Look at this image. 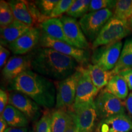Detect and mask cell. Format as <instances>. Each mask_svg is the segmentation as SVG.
I'll return each instance as SVG.
<instances>
[{
    "label": "cell",
    "mask_w": 132,
    "mask_h": 132,
    "mask_svg": "<svg viewBox=\"0 0 132 132\" xmlns=\"http://www.w3.org/2000/svg\"><path fill=\"white\" fill-rule=\"evenodd\" d=\"M30 56L32 70L47 78L63 80L75 73L78 67L73 57L49 48H39Z\"/></svg>",
    "instance_id": "cell-1"
},
{
    "label": "cell",
    "mask_w": 132,
    "mask_h": 132,
    "mask_svg": "<svg viewBox=\"0 0 132 132\" xmlns=\"http://www.w3.org/2000/svg\"><path fill=\"white\" fill-rule=\"evenodd\" d=\"M9 89L24 94L40 106L52 108L56 105V90L48 78L28 70L10 82Z\"/></svg>",
    "instance_id": "cell-2"
},
{
    "label": "cell",
    "mask_w": 132,
    "mask_h": 132,
    "mask_svg": "<svg viewBox=\"0 0 132 132\" xmlns=\"http://www.w3.org/2000/svg\"><path fill=\"white\" fill-rule=\"evenodd\" d=\"M131 32L127 20H122L112 17L92 42V48L95 50L102 46L112 45L120 42Z\"/></svg>",
    "instance_id": "cell-3"
},
{
    "label": "cell",
    "mask_w": 132,
    "mask_h": 132,
    "mask_svg": "<svg viewBox=\"0 0 132 132\" xmlns=\"http://www.w3.org/2000/svg\"><path fill=\"white\" fill-rule=\"evenodd\" d=\"M113 16L112 10L105 9L89 12L79 20L81 28L85 36L93 42L102 28Z\"/></svg>",
    "instance_id": "cell-4"
},
{
    "label": "cell",
    "mask_w": 132,
    "mask_h": 132,
    "mask_svg": "<svg viewBox=\"0 0 132 132\" xmlns=\"http://www.w3.org/2000/svg\"><path fill=\"white\" fill-rule=\"evenodd\" d=\"M94 102L97 115L100 120L125 114V101L118 98L105 89L99 92Z\"/></svg>",
    "instance_id": "cell-5"
},
{
    "label": "cell",
    "mask_w": 132,
    "mask_h": 132,
    "mask_svg": "<svg viewBox=\"0 0 132 132\" xmlns=\"http://www.w3.org/2000/svg\"><path fill=\"white\" fill-rule=\"evenodd\" d=\"M80 75V65L73 74L59 82L56 97V109L65 110L67 108H72L75 102L77 84Z\"/></svg>",
    "instance_id": "cell-6"
},
{
    "label": "cell",
    "mask_w": 132,
    "mask_h": 132,
    "mask_svg": "<svg viewBox=\"0 0 132 132\" xmlns=\"http://www.w3.org/2000/svg\"><path fill=\"white\" fill-rule=\"evenodd\" d=\"M39 44L42 47L53 49L60 53L73 57L81 66L87 65L90 58L88 51L78 48L66 42L53 39L42 31Z\"/></svg>",
    "instance_id": "cell-7"
},
{
    "label": "cell",
    "mask_w": 132,
    "mask_h": 132,
    "mask_svg": "<svg viewBox=\"0 0 132 132\" xmlns=\"http://www.w3.org/2000/svg\"><path fill=\"white\" fill-rule=\"evenodd\" d=\"M73 118L78 132H93L98 117L94 102L83 103L69 111Z\"/></svg>",
    "instance_id": "cell-8"
},
{
    "label": "cell",
    "mask_w": 132,
    "mask_h": 132,
    "mask_svg": "<svg viewBox=\"0 0 132 132\" xmlns=\"http://www.w3.org/2000/svg\"><path fill=\"white\" fill-rule=\"evenodd\" d=\"M122 47V42L120 41L94 50L90 56L92 64L98 65L105 70L112 71L118 63Z\"/></svg>",
    "instance_id": "cell-9"
},
{
    "label": "cell",
    "mask_w": 132,
    "mask_h": 132,
    "mask_svg": "<svg viewBox=\"0 0 132 132\" xmlns=\"http://www.w3.org/2000/svg\"><path fill=\"white\" fill-rule=\"evenodd\" d=\"M80 70L81 75L77 84L75 100L72 107L93 102L100 91L92 82L86 68L80 65Z\"/></svg>",
    "instance_id": "cell-10"
},
{
    "label": "cell",
    "mask_w": 132,
    "mask_h": 132,
    "mask_svg": "<svg viewBox=\"0 0 132 132\" xmlns=\"http://www.w3.org/2000/svg\"><path fill=\"white\" fill-rule=\"evenodd\" d=\"M14 106L30 121L37 120L40 116V106L28 96L13 90L9 94V104Z\"/></svg>",
    "instance_id": "cell-11"
},
{
    "label": "cell",
    "mask_w": 132,
    "mask_h": 132,
    "mask_svg": "<svg viewBox=\"0 0 132 132\" xmlns=\"http://www.w3.org/2000/svg\"><path fill=\"white\" fill-rule=\"evenodd\" d=\"M60 19L63 24L66 37L71 45L80 49L85 50L88 49L89 44L81 28L79 22L75 19L66 15L62 16Z\"/></svg>",
    "instance_id": "cell-12"
},
{
    "label": "cell",
    "mask_w": 132,
    "mask_h": 132,
    "mask_svg": "<svg viewBox=\"0 0 132 132\" xmlns=\"http://www.w3.org/2000/svg\"><path fill=\"white\" fill-rule=\"evenodd\" d=\"M42 31L36 27H31L28 31L7 46L10 50L16 55H23L32 51L40 40Z\"/></svg>",
    "instance_id": "cell-13"
},
{
    "label": "cell",
    "mask_w": 132,
    "mask_h": 132,
    "mask_svg": "<svg viewBox=\"0 0 132 132\" xmlns=\"http://www.w3.org/2000/svg\"><path fill=\"white\" fill-rule=\"evenodd\" d=\"M132 119L129 116L120 114L103 119L97 123L94 132H131Z\"/></svg>",
    "instance_id": "cell-14"
},
{
    "label": "cell",
    "mask_w": 132,
    "mask_h": 132,
    "mask_svg": "<svg viewBox=\"0 0 132 132\" xmlns=\"http://www.w3.org/2000/svg\"><path fill=\"white\" fill-rule=\"evenodd\" d=\"M31 69V56L15 55L10 57L3 67L2 75L5 80L11 82L24 71Z\"/></svg>",
    "instance_id": "cell-15"
},
{
    "label": "cell",
    "mask_w": 132,
    "mask_h": 132,
    "mask_svg": "<svg viewBox=\"0 0 132 132\" xmlns=\"http://www.w3.org/2000/svg\"><path fill=\"white\" fill-rule=\"evenodd\" d=\"M31 26L15 20L9 25L1 27L0 36H1V45L7 46L12 44L24 33L28 31Z\"/></svg>",
    "instance_id": "cell-16"
},
{
    "label": "cell",
    "mask_w": 132,
    "mask_h": 132,
    "mask_svg": "<svg viewBox=\"0 0 132 132\" xmlns=\"http://www.w3.org/2000/svg\"><path fill=\"white\" fill-rule=\"evenodd\" d=\"M43 32L53 39L71 45L64 32L63 24L60 19H48L39 24Z\"/></svg>",
    "instance_id": "cell-17"
},
{
    "label": "cell",
    "mask_w": 132,
    "mask_h": 132,
    "mask_svg": "<svg viewBox=\"0 0 132 132\" xmlns=\"http://www.w3.org/2000/svg\"><path fill=\"white\" fill-rule=\"evenodd\" d=\"M15 19L31 27H34L36 23L28 7L26 1L24 0H11L8 1Z\"/></svg>",
    "instance_id": "cell-18"
},
{
    "label": "cell",
    "mask_w": 132,
    "mask_h": 132,
    "mask_svg": "<svg viewBox=\"0 0 132 132\" xmlns=\"http://www.w3.org/2000/svg\"><path fill=\"white\" fill-rule=\"evenodd\" d=\"M86 69L92 82L99 90L106 87L114 75L112 71L103 70L101 67L92 64H88Z\"/></svg>",
    "instance_id": "cell-19"
},
{
    "label": "cell",
    "mask_w": 132,
    "mask_h": 132,
    "mask_svg": "<svg viewBox=\"0 0 132 132\" xmlns=\"http://www.w3.org/2000/svg\"><path fill=\"white\" fill-rule=\"evenodd\" d=\"M1 116L11 127L24 128L28 126L29 123V120L25 116L11 105H8L6 107Z\"/></svg>",
    "instance_id": "cell-20"
},
{
    "label": "cell",
    "mask_w": 132,
    "mask_h": 132,
    "mask_svg": "<svg viewBox=\"0 0 132 132\" xmlns=\"http://www.w3.org/2000/svg\"><path fill=\"white\" fill-rule=\"evenodd\" d=\"M104 89L122 100H125L128 96V86L124 79L119 74L112 77Z\"/></svg>",
    "instance_id": "cell-21"
},
{
    "label": "cell",
    "mask_w": 132,
    "mask_h": 132,
    "mask_svg": "<svg viewBox=\"0 0 132 132\" xmlns=\"http://www.w3.org/2000/svg\"><path fill=\"white\" fill-rule=\"evenodd\" d=\"M132 68V38L125 40L123 45L120 57L112 70L114 76L120 73L122 71Z\"/></svg>",
    "instance_id": "cell-22"
},
{
    "label": "cell",
    "mask_w": 132,
    "mask_h": 132,
    "mask_svg": "<svg viewBox=\"0 0 132 132\" xmlns=\"http://www.w3.org/2000/svg\"><path fill=\"white\" fill-rule=\"evenodd\" d=\"M72 120L69 111L56 110L52 114V132H65Z\"/></svg>",
    "instance_id": "cell-23"
},
{
    "label": "cell",
    "mask_w": 132,
    "mask_h": 132,
    "mask_svg": "<svg viewBox=\"0 0 132 132\" xmlns=\"http://www.w3.org/2000/svg\"><path fill=\"white\" fill-rule=\"evenodd\" d=\"M113 17L128 20L132 16V0H119L114 8Z\"/></svg>",
    "instance_id": "cell-24"
},
{
    "label": "cell",
    "mask_w": 132,
    "mask_h": 132,
    "mask_svg": "<svg viewBox=\"0 0 132 132\" xmlns=\"http://www.w3.org/2000/svg\"><path fill=\"white\" fill-rule=\"evenodd\" d=\"M90 3V0H75L73 4L67 12V15L73 19L82 17L89 11Z\"/></svg>",
    "instance_id": "cell-25"
},
{
    "label": "cell",
    "mask_w": 132,
    "mask_h": 132,
    "mask_svg": "<svg viewBox=\"0 0 132 132\" xmlns=\"http://www.w3.org/2000/svg\"><path fill=\"white\" fill-rule=\"evenodd\" d=\"M15 19L12 10L8 2L1 0L0 1V26H7L14 21Z\"/></svg>",
    "instance_id": "cell-26"
},
{
    "label": "cell",
    "mask_w": 132,
    "mask_h": 132,
    "mask_svg": "<svg viewBox=\"0 0 132 132\" xmlns=\"http://www.w3.org/2000/svg\"><path fill=\"white\" fill-rule=\"evenodd\" d=\"M75 0H60L56 5L49 19H58L64 13H67L73 4Z\"/></svg>",
    "instance_id": "cell-27"
},
{
    "label": "cell",
    "mask_w": 132,
    "mask_h": 132,
    "mask_svg": "<svg viewBox=\"0 0 132 132\" xmlns=\"http://www.w3.org/2000/svg\"><path fill=\"white\" fill-rule=\"evenodd\" d=\"M58 0H39L34 3L43 15L48 18L58 3Z\"/></svg>",
    "instance_id": "cell-28"
},
{
    "label": "cell",
    "mask_w": 132,
    "mask_h": 132,
    "mask_svg": "<svg viewBox=\"0 0 132 132\" xmlns=\"http://www.w3.org/2000/svg\"><path fill=\"white\" fill-rule=\"evenodd\" d=\"M116 1L114 0H92L90 1L89 11L92 12L105 9L111 10L114 8Z\"/></svg>",
    "instance_id": "cell-29"
},
{
    "label": "cell",
    "mask_w": 132,
    "mask_h": 132,
    "mask_svg": "<svg viewBox=\"0 0 132 132\" xmlns=\"http://www.w3.org/2000/svg\"><path fill=\"white\" fill-rule=\"evenodd\" d=\"M36 132H52V114H45L36 125Z\"/></svg>",
    "instance_id": "cell-30"
},
{
    "label": "cell",
    "mask_w": 132,
    "mask_h": 132,
    "mask_svg": "<svg viewBox=\"0 0 132 132\" xmlns=\"http://www.w3.org/2000/svg\"><path fill=\"white\" fill-rule=\"evenodd\" d=\"M9 94L5 90H0V114H2L3 111H4L6 107L9 104Z\"/></svg>",
    "instance_id": "cell-31"
},
{
    "label": "cell",
    "mask_w": 132,
    "mask_h": 132,
    "mask_svg": "<svg viewBox=\"0 0 132 132\" xmlns=\"http://www.w3.org/2000/svg\"><path fill=\"white\" fill-rule=\"evenodd\" d=\"M118 74L124 79L129 90H132V68L122 71Z\"/></svg>",
    "instance_id": "cell-32"
},
{
    "label": "cell",
    "mask_w": 132,
    "mask_h": 132,
    "mask_svg": "<svg viewBox=\"0 0 132 132\" xmlns=\"http://www.w3.org/2000/svg\"><path fill=\"white\" fill-rule=\"evenodd\" d=\"M10 55L9 50L3 45H0V67H4Z\"/></svg>",
    "instance_id": "cell-33"
},
{
    "label": "cell",
    "mask_w": 132,
    "mask_h": 132,
    "mask_svg": "<svg viewBox=\"0 0 132 132\" xmlns=\"http://www.w3.org/2000/svg\"><path fill=\"white\" fill-rule=\"evenodd\" d=\"M125 103L126 110L128 111L130 116L132 119V92L128 94L127 98L125 100Z\"/></svg>",
    "instance_id": "cell-34"
},
{
    "label": "cell",
    "mask_w": 132,
    "mask_h": 132,
    "mask_svg": "<svg viewBox=\"0 0 132 132\" xmlns=\"http://www.w3.org/2000/svg\"><path fill=\"white\" fill-rule=\"evenodd\" d=\"M4 132H28V129L27 127L14 128L9 127Z\"/></svg>",
    "instance_id": "cell-35"
},
{
    "label": "cell",
    "mask_w": 132,
    "mask_h": 132,
    "mask_svg": "<svg viewBox=\"0 0 132 132\" xmlns=\"http://www.w3.org/2000/svg\"><path fill=\"white\" fill-rule=\"evenodd\" d=\"M8 124L2 116L0 117V132H4L8 128Z\"/></svg>",
    "instance_id": "cell-36"
},
{
    "label": "cell",
    "mask_w": 132,
    "mask_h": 132,
    "mask_svg": "<svg viewBox=\"0 0 132 132\" xmlns=\"http://www.w3.org/2000/svg\"><path fill=\"white\" fill-rule=\"evenodd\" d=\"M65 132H78L77 126H76L75 123L73 121V119L72 120V122H71V123L70 124V125H69V127H68V128H67V130H66Z\"/></svg>",
    "instance_id": "cell-37"
},
{
    "label": "cell",
    "mask_w": 132,
    "mask_h": 132,
    "mask_svg": "<svg viewBox=\"0 0 132 132\" xmlns=\"http://www.w3.org/2000/svg\"><path fill=\"white\" fill-rule=\"evenodd\" d=\"M128 26H129L130 29H131V31L132 32V16L129 19H128L127 20Z\"/></svg>",
    "instance_id": "cell-38"
},
{
    "label": "cell",
    "mask_w": 132,
    "mask_h": 132,
    "mask_svg": "<svg viewBox=\"0 0 132 132\" xmlns=\"http://www.w3.org/2000/svg\"><path fill=\"white\" fill-rule=\"evenodd\" d=\"M29 132H36V131H35V130H34L33 128H32V129H31L30 130H29Z\"/></svg>",
    "instance_id": "cell-39"
},
{
    "label": "cell",
    "mask_w": 132,
    "mask_h": 132,
    "mask_svg": "<svg viewBox=\"0 0 132 132\" xmlns=\"http://www.w3.org/2000/svg\"><path fill=\"white\" fill-rule=\"evenodd\" d=\"M131 132H132V131H131Z\"/></svg>",
    "instance_id": "cell-40"
}]
</instances>
